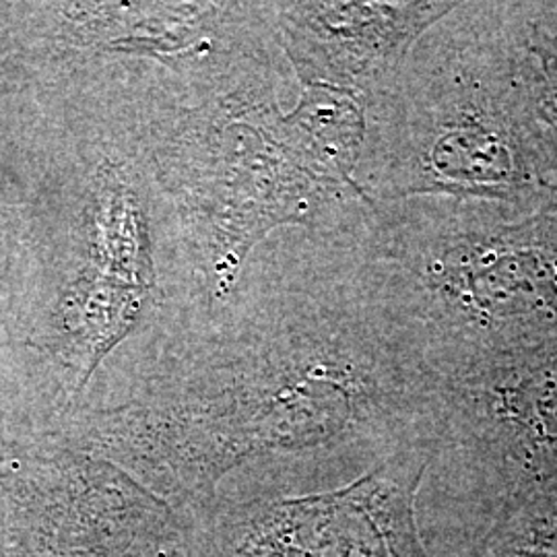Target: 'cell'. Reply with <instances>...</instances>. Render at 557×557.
<instances>
[{"instance_id":"cell-2","label":"cell","mask_w":557,"mask_h":557,"mask_svg":"<svg viewBox=\"0 0 557 557\" xmlns=\"http://www.w3.org/2000/svg\"><path fill=\"white\" fill-rule=\"evenodd\" d=\"M411 492L386 462L335 494L221 502L193 522L188 557H407Z\"/></svg>"},{"instance_id":"cell-4","label":"cell","mask_w":557,"mask_h":557,"mask_svg":"<svg viewBox=\"0 0 557 557\" xmlns=\"http://www.w3.org/2000/svg\"><path fill=\"white\" fill-rule=\"evenodd\" d=\"M527 557H557V531L552 537L539 543L535 554H529Z\"/></svg>"},{"instance_id":"cell-3","label":"cell","mask_w":557,"mask_h":557,"mask_svg":"<svg viewBox=\"0 0 557 557\" xmlns=\"http://www.w3.org/2000/svg\"><path fill=\"white\" fill-rule=\"evenodd\" d=\"M457 4L273 2L281 52L306 85L363 94L397 71L419 34Z\"/></svg>"},{"instance_id":"cell-1","label":"cell","mask_w":557,"mask_h":557,"mask_svg":"<svg viewBox=\"0 0 557 557\" xmlns=\"http://www.w3.org/2000/svg\"><path fill=\"white\" fill-rule=\"evenodd\" d=\"M277 50L275 36L140 83L120 69L103 89L161 205L182 308L230 298L277 227L310 225L347 195L366 200L326 168L296 110H281Z\"/></svg>"}]
</instances>
